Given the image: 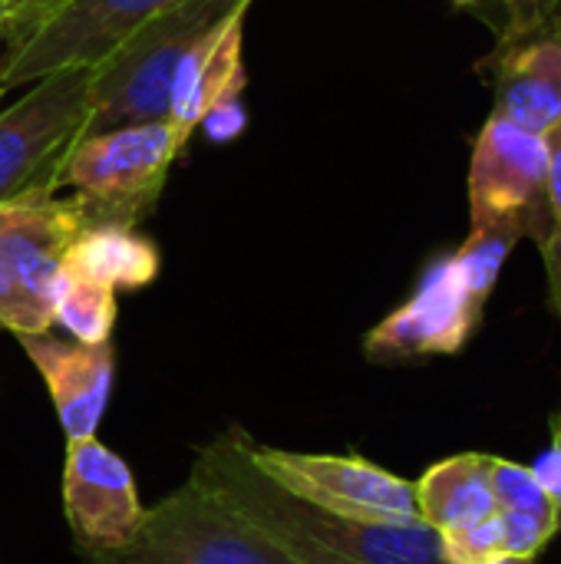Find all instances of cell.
<instances>
[{"label":"cell","instance_id":"52a82bcc","mask_svg":"<svg viewBox=\"0 0 561 564\" xmlns=\"http://www.w3.org/2000/svg\"><path fill=\"white\" fill-rule=\"evenodd\" d=\"M493 288L483 284L460 251L436 258L407 304L387 314L364 340L377 364H403L423 357L460 354L479 327Z\"/></svg>","mask_w":561,"mask_h":564},{"label":"cell","instance_id":"4fadbf2b","mask_svg":"<svg viewBox=\"0 0 561 564\" xmlns=\"http://www.w3.org/2000/svg\"><path fill=\"white\" fill-rule=\"evenodd\" d=\"M17 340L40 370L66 440H93L112 393V344H66L50 337V330L23 334Z\"/></svg>","mask_w":561,"mask_h":564},{"label":"cell","instance_id":"44dd1931","mask_svg":"<svg viewBox=\"0 0 561 564\" xmlns=\"http://www.w3.org/2000/svg\"><path fill=\"white\" fill-rule=\"evenodd\" d=\"M248 126V112L241 106V96H231L225 102H218L205 119L202 129L215 139V142H231L235 135H241V129Z\"/></svg>","mask_w":561,"mask_h":564},{"label":"cell","instance_id":"484cf974","mask_svg":"<svg viewBox=\"0 0 561 564\" xmlns=\"http://www.w3.org/2000/svg\"><path fill=\"white\" fill-rule=\"evenodd\" d=\"M486 564H532V558H519V555H499V558H493V562Z\"/></svg>","mask_w":561,"mask_h":564},{"label":"cell","instance_id":"3957f363","mask_svg":"<svg viewBox=\"0 0 561 564\" xmlns=\"http://www.w3.org/2000/svg\"><path fill=\"white\" fill-rule=\"evenodd\" d=\"M182 152L165 119L132 122L79 139L63 165V185L76 195L89 225L136 228L162 198L169 169Z\"/></svg>","mask_w":561,"mask_h":564},{"label":"cell","instance_id":"9c48e42d","mask_svg":"<svg viewBox=\"0 0 561 564\" xmlns=\"http://www.w3.org/2000/svg\"><path fill=\"white\" fill-rule=\"evenodd\" d=\"M172 3L179 0H66L3 56L0 86L13 89L60 69L99 66L119 43Z\"/></svg>","mask_w":561,"mask_h":564},{"label":"cell","instance_id":"30bf717a","mask_svg":"<svg viewBox=\"0 0 561 564\" xmlns=\"http://www.w3.org/2000/svg\"><path fill=\"white\" fill-rule=\"evenodd\" d=\"M86 225L76 198H60L53 185L0 202V268L50 327L56 274Z\"/></svg>","mask_w":561,"mask_h":564},{"label":"cell","instance_id":"7402d4cb","mask_svg":"<svg viewBox=\"0 0 561 564\" xmlns=\"http://www.w3.org/2000/svg\"><path fill=\"white\" fill-rule=\"evenodd\" d=\"M532 473L546 486V492L552 496L561 529V420H555V416H552V446L532 463Z\"/></svg>","mask_w":561,"mask_h":564},{"label":"cell","instance_id":"f1b7e54d","mask_svg":"<svg viewBox=\"0 0 561 564\" xmlns=\"http://www.w3.org/2000/svg\"><path fill=\"white\" fill-rule=\"evenodd\" d=\"M555 420H561V410H559V413H555Z\"/></svg>","mask_w":561,"mask_h":564},{"label":"cell","instance_id":"9a60e30c","mask_svg":"<svg viewBox=\"0 0 561 564\" xmlns=\"http://www.w3.org/2000/svg\"><path fill=\"white\" fill-rule=\"evenodd\" d=\"M493 459L483 453H463L436 463L417 486L420 519L446 535L470 532L489 519H496V496H493Z\"/></svg>","mask_w":561,"mask_h":564},{"label":"cell","instance_id":"7c38bea8","mask_svg":"<svg viewBox=\"0 0 561 564\" xmlns=\"http://www.w3.org/2000/svg\"><path fill=\"white\" fill-rule=\"evenodd\" d=\"M493 96L499 116L546 135L561 122V20L549 17L539 23L499 30L489 56Z\"/></svg>","mask_w":561,"mask_h":564},{"label":"cell","instance_id":"f546056e","mask_svg":"<svg viewBox=\"0 0 561 564\" xmlns=\"http://www.w3.org/2000/svg\"><path fill=\"white\" fill-rule=\"evenodd\" d=\"M559 20H561V3H559Z\"/></svg>","mask_w":561,"mask_h":564},{"label":"cell","instance_id":"8992f818","mask_svg":"<svg viewBox=\"0 0 561 564\" xmlns=\"http://www.w3.org/2000/svg\"><path fill=\"white\" fill-rule=\"evenodd\" d=\"M470 228H509L546 241L555 231L549 208L546 139L493 112L470 162Z\"/></svg>","mask_w":561,"mask_h":564},{"label":"cell","instance_id":"d6986e66","mask_svg":"<svg viewBox=\"0 0 561 564\" xmlns=\"http://www.w3.org/2000/svg\"><path fill=\"white\" fill-rule=\"evenodd\" d=\"M66 0H0V50L10 53Z\"/></svg>","mask_w":561,"mask_h":564},{"label":"cell","instance_id":"d4e9b609","mask_svg":"<svg viewBox=\"0 0 561 564\" xmlns=\"http://www.w3.org/2000/svg\"><path fill=\"white\" fill-rule=\"evenodd\" d=\"M542 261H546V281H549V301L552 311L559 314L561 321V225L539 245Z\"/></svg>","mask_w":561,"mask_h":564},{"label":"cell","instance_id":"ba28073f","mask_svg":"<svg viewBox=\"0 0 561 564\" xmlns=\"http://www.w3.org/2000/svg\"><path fill=\"white\" fill-rule=\"evenodd\" d=\"M248 459L291 496L341 519L410 525L420 522L417 486L357 456H311L245 440Z\"/></svg>","mask_w":561,"mask_h":564},{"label":"cell","instance_id":"ac0fdd59","mask_svg":"<svg viewBox=\"0 0 561 564\" xmlns=\"http://www.w3.org/2000/svg\"><path fill=\"white\" fill-rule=\"evenodd\" d=\"M53 324L69 330L76 344H109L116 324V291L63 264L53 284Z\"/></svg>","mask_w":561,"mask_h":564},{"label":"cell","instance_id":"6da1fadb","mask_svg":"<svg viewBox=\"0 0 561 564\" xmlns=\"http://www.w3.org/2000/svg\"><path fill=\"white\" fill-rule=\"evenodd\" d=\"M245 440V433L212 440L198 453L188 479L301 564H450L440 532L423 519L387 525L317 509L271 482L248 459Z\"/></svg>","mask_w":561,"mask_h":564},{"label":"cell","instance_id":"277c9868","mask_svg":"<svg viewBox=\"0 0 561 564\" xmlns=\"http://www.w3.org/2000/svg\"><path fill=\"white\" fill-rule=\"evenodd\" d=\"M93 564H301L251 522L235 516L198 482H185L145 509L139 532L119 552H96Z\"/></svg>","mask_w":561,"mask_h":564},{"label":"cell","instance_id":"83f0119b","mask_svg":"<svg viewBox=\"0 0 561 564\" xmlns=\"http://www.w3.org/2000/svg\"><path fill=\"white\" fill-rule=\"evenodd\" d=\"M0 69H3V53H0ZM0 93H3V86H0Z\"/></svg>","mask_w":561,"mask_h":564},{"label":"cell","instance_id":"8fae6325","mask_svg":"<svg viewBox=\"0 0 561 564\" xmlns=\"http://www.w3.org/2000/svg\"><path fill=\"white\" fill-rule=\"evenodd\" d=\"M63 506L69 529L89 555L126 549L145 516L129 466L96 440L69 443Z\"/></svg>","mask_w":561,"mask_h":564},{"label":"cell","instance_id":"4316f807","mask_svg":"<svg viewBox=\"0 0 561 564\" xmlns=\"http://www.w3.org/2000/svg\"><path fill=\"white\" fill-rule=\"evenodd\" d=\"M453 3H460V7H473V3H479V0H453Z\"/></svg>","mask_w":561,"mask_h":564},{"label":"cell","instance_id":"5bb4252c","mask_svg":"<svg viewBox=\"0 0 561 564\" xmlns=\"http://www.w3.org/2000/svg\"><path fill=\"white\" fill-rule=\"evenodd\" d=\"M241 26L245 13L218 26L212 36H205L179 66L172 93H169V112L165 122L172 126L179 145L192 139V132L202 126V119L225 99L241 96L245 89V63H241Z\"/></svg>","mask_w":561,"mask_h":564},{"label":"cell","instance_id":"e0dca14e","mask_svg":"<svg viewBox=\"0 0 561 564\" xmlns=\"http://www.w3.org/2000/svg\"><path fill=\"white\" fill-rule=\"evenodd\" d=\"M63 264L112 291L145 288L159 274V251L129 225H86Z\"/></svg>","mask_w":561,"mask_h":564},{"label":"cell","instance_id":"2e32d148","mask_svg":"<svg viewBox=\"0 0 561 564\" xmlns=\"http://www.w3.org/2000/svg\"><path fill=\"white\" fill-rule=\"evenodd\" d=\"M493 496L506 555L532 558L559 532V512L532 466L493 459Z\"/></svg>","mask_w":561,"mask_h":564},{"label":"cell","instance_id":"7a4b0ae2","mask_svg":"<svg viewBox=\"0 0 561 564\" xmlns=\"http://www.w3.org/2000/svg\"><path fill=\"white\" fill-rule=\"evenodd\" d=\"M251 0H179L142 23L99 66H93V112L86 135L165 119L169 93L185 56ZM83 135V139H86Z\"/></svg>","mask_w":561,"mask_h":564},{"label":"cell","instance_id":"ffe728a7","mask_svg":"<svg viewBox=\"0 0 561 564\" xmlns=\"http://www.w3.org/2000/svg\"><path fill=\"white\" fill-rule=\"evenodd\" d=\"M0 330H10L17 337H23V334H46L50 330V324L10 284L3 268H0Z\"/></svg>","mask_w":561,"mask_h":564},{"label":"cell","instance_id":"603a6c76","mask_svg":"<svg viewBox=\"0 0 561 564\" xmlns=\"http://www.w3.org/2000/svg\"><path fill=\"white\" fill-rule=\"evenodd\" d=\"M546 175H549V208L555 228L561 225V122H555L546 135Z\"/></svg>","mask_w":561,"mask_h":564},{"label":"cell","instance_id":"5b68a950","mask_svg":"<svg viewBox=\"0 0 561 564\" xmlns=\"http://www.w3.org/2000/svg\"><path fill=\"white\" fill-rule=\"evenodd\" d=\"M93 112V66H73L30 83V93L0 112V202L63 182L69 152Z\"/></svg>","mask_w":561,"mask_h":564},{"label":"cell","instance_id":"cb8c5ba5","mask_svg":"<svg viewBox=\"0 0 561 564\" xmlns=\"http://www.w3.org/2000/svg\"><path fill=\"white\" fill-rule=\"evenodd\" d=\"M506 7V23L513 26H526V23H539L549 17H559L561 0H499Z\"/></svg>","mask_w":561,"mask_h":564}]
</instances>
